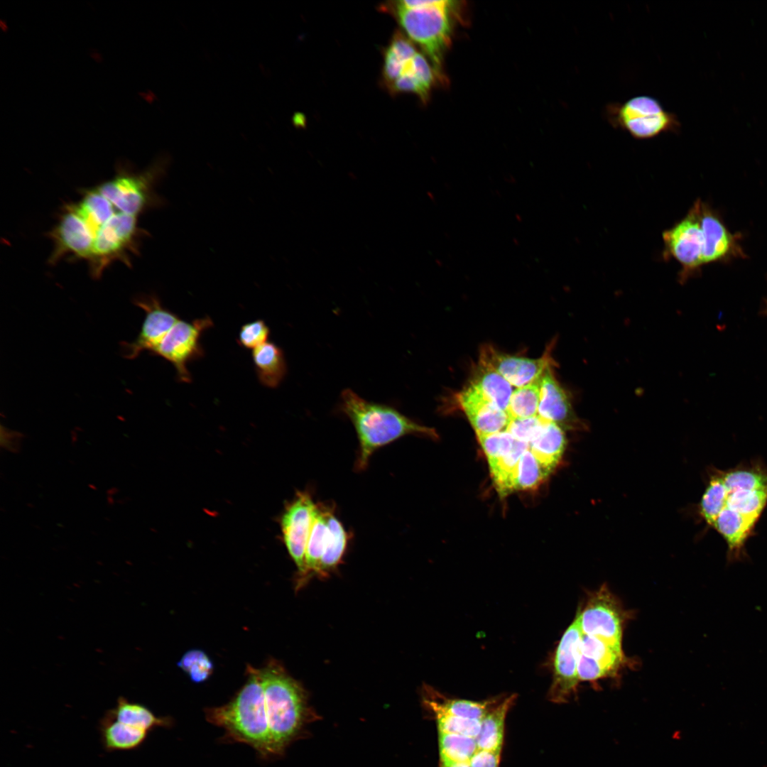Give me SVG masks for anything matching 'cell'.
Returning <instances> with one entry per match:
<instances>
[{
	"label": "cell",
	"instance_id": "8d00e7d4",
	"mask_svg": "<svg viewBox=\"0 0 767 767\" xmlns=\"http://www.w3.org/2000/svg\"><path fill=\"white\" fill-rule=\"evenodd\" d=\"M178 665L195 682L205 681L213 670L210 659L204 652L199 650H192L186 653L178 663Z\"/></svg>",
	"mask_w": 767,
	"mask_h": 767
},
{
	"label": "cell",
	"instance_id": "30bf717a",
	"mask_svg": "<svg viewBox=\"0 0 767 767\" xmlns=\"http://www.w3.org/2000/svg\"><path fill=\"white\" fill-rule=\"evenodd\" d=\"M316 504L308 490L298 491L281 518L285 545L302 576L305 575V549Z\"/></svg>",
	"mask_w": 767,
	"mask_h": 767
},
{
	"label": "cell",
	"instance_id": "9a60e30c",
	"mask_svg": "<svg viewBox=\"0 0 767 767\" xmlns=\"http://www.w3.org/2000/svg\"><path fill=\"white\" fill-rule=\"evenodd\" d=\"M540 401L538 415L553 422L563 430H584L586 425L575 413L567 393L556 379L553 367L540 379Z\"/></svg>",
	"mask_w": 767,
	"mask_h": 767
},
{
	"label": "cell",
	"instance_id": "f1b7e54d",
	"mask_svg": "<svg viewBox=\"0 0 767 767\" xmlns=\"http://www.w3.org/2000/svg\"><path fill=\"white\" fill-rule=\"evenodd\" d=\"M728 491L724 484L722 470L712 468L705 492L699 504V512L705 523L712 526L724 508Z\"/></svg>",
	"mask_w": 767,
	"mask_h": 767
},
{
	"label": "cell",
	"instance_id": "ab89813d",
	"mask_svg": "<svg viewBox=\"0 0 767 767\" xmlns=\"http://www.w3.org/2000/svg\"><path fill=\"white\" fill-rule=\"evenodd\" d=\"M501 751L477 750L471 758L470 767H499Z\"/></svg>",
	"mask_w": 767,
	"mask_h": 767
},
{
	"label": "cell",
	"instance_id": "277c9868",
	"mask_svg": "<svg viewBox=\"0 0 767 767\" xmlns=\"http://www.w3.org/2000/svg\"><path fill=\"white\" fill-rule=\"evenodd\" d=\"M450 1L401 0L382 6L397 18L403 33L418 44L440 75L445 50L450 41Z\"/></svg>",
	"mask_w": 767,
	"mask_h": 767
},
{
	"label": "cell",
	"instance_id": "836d02e7",
	"mask_svg": "<svg viewBox=\"0 0 767 767\" xmlns=\"http://www.w3.org/2000/svg\"><path fill=\"white\" fill-rule=\"evenodd\" d=\"M548 476L528 448L522 454L518 462L515 490L534 489Z\"/></svg>",
	"mask_w": 767,
	"mask_h": 767
},
{
	"label": "cell",
	"instance_id": "d590c367",
	"mask_svg": "<svg viewBox=\"0 0 767 767\" xmlns=\"http://www.w3.org/2000/svg\"><path fill=\"white\" fill-rule=\"evenodd\" d=\"M489 464L504 456L513 447L516 439L506 430L477 435Z\"/></svg>",
	"mask_w": 767,
	"mask_h": 767
},
{
	"label": "cell",
	"instance_id": "7a4b0ae2",
	"mask_svg": "<svg viewBox=\"0 0 767 767\" xmlns=\"http://www.w3.org/2000/svg\"><path fill=\"white\" fill-rule=\"evenodd\" d=\"M245 685L227 704L205 709L206 719L224 730V739L251 746L271 756L269 728L263 689L258 669L248 666Z\"/></svg>",
	"mask_w": 767,
	"mask_h": 767
},
{
	"label": "cell",
	"instance_id": "484cf974",
	"mask_svg": "<svg viewBox=\"0 0 767 767\" xmlns=\"http://www.w3.org/2000/svg\"><path fill=\"white\" fill-rule=\"evenodd\" d=\"M724 484L728 492L739 490H767V466L761 460L741 464L722 470Z\"/></svg>",
	"mask_w": 767,
	"mask_h": 767
},
{
	"label": "cell",
	"instance_id": "ffe728a7",
	"mask_svg": "<svg viewBox=\"0 0 767 767\" xmlns=\"http://www.w3.org/2000/svg\"><path fill=\"white\" fill-rule=\"evenodd\" d=\"M700 224L703 236L702 263L715 261L728 251L730 240L725 227L719 220L700 203L693 207Z\"/></svg>",
	"mask_w": 767,
	"mask_h": 767
},
{
	"label": "cell",
	"instance_id": "44dd1931",
	"mask_svg": "<svg viewBox=\"0 0 767 767\" xmlns=\"http://www.w3.org/2000/svg\"><path fill=\"white\" fill-rule=\"evenodd\" d=\"M252 359L259 381L268 388H276L283 380L287 366L282 349L267 342L253 349Z\"/></svg>",
	"mask_w": 767,
	"mask_h": 767
},
{
	"label": "cell",
	"instance_id": "6da1fadb",
	"mask_svg": "<svg viewBox=\"0 0 767 767\" xmlns=\"http://www.w3.org/2000/svg\"><path fill=\"white\" fill-rule=\"evenodd\" d=\"M338 410L352 423L359 442L354 468L364 471L379 448L408 435L436 437L433 428L420 425L386 404L366 401L354 391L341 393Z\"/></svg>",
	"mask_w": 767,
	"mask_h": 767
},
{
	"label": "cell",
	"instance_id": "2e32d148",
	"mask_svg": "<svg viewBox=\"0 0 767 767\" xmlns=\"http://www.w3.org/2000/svg\"><path fill=\"white\" fill-rule=\"evenodd\" d=\"M457 400L477 435L506 430L510 420L507 412L472 385L469 384L459 393Z\"/></svg>",
	"mask_w": 767,
	"mask_h": 767
},
{
	"label": "cell",
	"instance_id": "f35d334b",
	"mask_svg": "<svg viewBox=\"0 0 767 767\" xmlns=\"http://www.w3.org/2000/svg\"><path fill=\"white\" fill-rule=\"evenodd\" d=\"M270 329L262 320L243 325L238 335V343L246 349H254L268 342Z\"/></svg>",
	"mask_w": 767,
	"mask_h": 767
},
{
	"label": "cell",
	"instance_id": "d6a6232c",
	"mask_svg": "<svg viewBox=\"0 0 767 767\" xmlns=\"http://www.w3.org/2000/svg\"><path fill=\"white\" fill-rule=\"evenodd\" d=\"M540 379L513 390L506 410L510 418L538 415L540 392Z\"/></svg>",
	"mask_w": 767,
	"mask_h": 767
},
{
	"label": "cell",
	"instance_id": "83f0119b",
	"mask_svg": "<svg viewBox=\"0 0 767 767\" xmlns=\"http://www.w3.org/2000/svg\"><path fill=\"white\" fill-rule=\"evenodd\" d=\"M528 448V444L516 440L508 453L489 464L495 488L501 496H506L515 490L518 462L522 454Z\"/></svg>",
	"mask_w": 767,
	"mask_h": 767
},
{
	"label": "cell",
	"instance_id": "4316f807",
	"mask_svg": "<svg viewBox=\"0 0 767 767\" xmlns=\"http://www.w3.org/2000/svg\"><path fill=\"white\" fill-rule=\"evenodd\" d=\"M349 540L342 523L336 516L334 506L330 505L327 514V534L318 574L335 567L341 561Z\"/></svg>",
	"mask_w": 767,
	"mask_h": 767
},
{
	"label": "cell",
	"instance_id": "5b68a950",
	"mask_svg": "<svg viewBox=\"0 0 767 767\" xmlns=\"http://www.w3.org/2000/svg\"><path fill=\"white\" fill-rule=\"evenodd\" d=\"M168 164L169 159L163 157L141 173L120 170L96 187L121 211L139 217L148 208L164 204L154 189L165 175Z\"/></svg>",
	"mask_w": 767,
	"mask_h": 767
},
{
	"label": "cell",
	"instance_id": "9c48e42d",
	"mask_svg": "<svg viewBox=\"0 0 767 767\" xmlns=\"http://www.w3.org/2000/svg\"><path fill=\"white\" fill-rule=\"evenodd\" d=\"M582 637L580 620H575L562 636L553 660V678L549 697L555 702H565L577 691L580 682L578 660Z\"/></svg>",
	"mask_w": 767,
	"mask_h": 767
},
{
	"label": "cell",
	"instance_id": "8fae6325",
	"mask_svg": "<svg viewBox=\"0 0 767 767\" xmlns=\"http://www.w3.org/2000/svg\"><path fill=\"white\" fill-rule=\"evenodd\" d=\"M133 302L144 310L146 316L136 339L121 344L123 356L129 359L136 358L145 351L151 353L180 320L177 315L164 308L155 295H138Z\"/></svg>",
	"mask_w": 767,
	"mask_h": 767
},
{
	"label": "cell",
	"instance_id": "8992f818",
	"mask_svg": "<svg viewBox=\"0 0 767 767\" xmlns=\"http://www.w3.org/2000/svg\"><path fill=\"white\" fill-rule=\"evenodd\" d=\"M609 124L636 139H650L668 132H676L680 123L675 114L666 110L658 100L647 95L633 97L624 102L609 103L605 108Z\"/></svg>",
	"mask_w": 767,
	"mask_h": 767
},
{
	"label": "cell",
	"instance_id": "3957f363",
	"mask_svg": "<svg viewBox=\"0 0 767 767\" xmlns=\"http://www.w3.org/2000/svg\"><path fill=\"white\" fill-rule=\"evenodd\" d=\"M263 689L271 756L283 754L305 722L307 706L299 684L276 660L258 669Z\"/></svg>",
	"mask_w": 767,
	"mask_h": 767
},
{
	"label": "cell",
	"instance_id": "e575fe53",
	"mask_svg": "<svg viewBox=\"0 0 767 767\" xmlns=\"http://www.w3.org/2000/svg\"><path fill=\"white\" fill-rule=\"evenodd\" d=\"M434 714L438 732L457 734L476 738L481 728V720L466 719L437 710Z\"/></svg>",
	"mask_w": 767,
	"mask_h": 767
},
{
	"label": "cell",
	"instance_id": "52a82bcc",
	"mask_svg": "<svg viewBox=\"0 0 767 767\" xmlns=\"http://www.w3.org/2000/svg\"><path fill=\"white\" fill-rule=\"evenodd\" d=\"M577 615L583 634L621 644L627 614L606 585L592 592Z\"/></svg>",
	"mask_w": 767,
	"mask_h": 767
},
{
	"label": "cell",
	"instance_id": "74e56055",
	"mask_svg": "<svg viewBox=\"0 0 767 767\" xmlns=\"http://www.w3.org/2000/svg\"><path fill=\"white\" fill-rule=\"evenodd\" d=\"M545 420L538 415L510 418L506 430L516 440L530 444L540 434Z\"/></svg>",
	"mask_w": 767,
	"mask_h": 767
},
{
	"label": "cell",
	"instance_id": "4dcf8cb0",
	"mask_svg": "<svg viewBox=\"0 0 767 767\" xmlns=\"http://www.w3.org/2000/svg\"><path fill=\"white\" fill-rule=\"evenodd\" d=\"M440 763H469L477 751L475 738L438 732Z\"/></svg>",
	"mask_w": 767,
	"mask_h": 767
},
{
	"label": "cell",
	"instance_id": "ac0fdd59",
	"mask_svg": "<svg viewBox=\"0 0 767 767\" xmlns=\"http://www.w3.org/2000/svg\"><path fill=\"white\" fill-rule=\"evenodd\" d=\"M102 746L107 752L135 750L150 731L126 724L103 715L98 722Z\"/></svg>",
	"mask_w": 767,
	"mask_h": 767
},
{
	"label": "cell",
	"instance_id": "e0dca14e",
	"mask_svg": "<svg viewBox=\"0 0 767 767\" xmlns=\"http://www.w3.org/2000/svg\"><path fill=\"white\" fill-rule=\"evenodd\" d=\"M756 522L724 506L713 526L727 544L729 562L746 557L745 545L754 533Z\"/></svg>",
	"mask_w": 767,
	"mask_h": 767
},
{
	"label": "cell",
	"instance_id": "d6986e66",
	"mask_svg": "<svg viewBox=\"0 0 767 767\" xmlns=\"http://www.w3.org/2000/svg\"><path fill=\"white\" fill-rule=\"evenodd\" d=\"M566 442L564 430L545 420L540 434L529 444L530 450L548 475L560 461Z\"/></svg>",
	"mask_w": 767,
	"mask_h": 767
},
{
	"label": "cell",
	"instance_id": "60d3db41",
	"mask_svg": "<svg viewBox=\"0 0 767 767\" xmlns=\"http://www.w3.org/2000/svg\"><path fill=\"white\" fill-rule=\"evenodd\" d=\"M440 767H470L469 763H440Z\"/></svg>",
	"mask_w": 767,
	"mask_h": 767
},
{
	"label": "cell",
	"instance_id": "7402d4cb",
	"mask_svg": "<svg viewBox=\"0 0 767 767\" xmlns=\"http://www.w3.org/2000/svg\"><path fill=\"white\" fill-rule=\"evenodd\" d=\"M105 716L126 724L148 731L158 727H170L173 721L168 717H157L146 706L119 697L116 705Z\"/></svg>",
	"mask_w": 767,
	"mask_h": 767
},
{
	"label": "cell",
	"instance_id": "ba28073f",
	"mask_svg": "<svg viewBox=\"0 0 767 767\" xmlns=\"http://www.w3.org/2000/svg\"><path fill=\"white\" fill-rule=\"evenodd\" d=\"M212 325L208 317L191 322L179 320L151 353L170 361L180 381L190 382L191 376L187 364L202 356L200 337Z\"/></svg>",
	"mask_w": 767,
	"mask_h": 767
},
{
	"label": "cell",
	"instance_id": "603a6c76",
	"mask_svg": "<svg viewBox=\"0 0 767 767\" xmlns=\"http://www.w3.org/2000/svg\"><path fill=\"white\" fill-rule=\"evenodd\" d=\"M515 698V695L505 698L481 720L480 731L475 738L477 750L501 751L506 717Z\"/></svg>",
	"mask_w": 767,
	"mask_h": 767
},
{
	"label": "cell",
	"instance_id": "d4e9b609",
	"mask_svg": "<svg viewBox=\"0 0 767 767\" xmlns=\"http://www.w3.org/2000/svg\"><path fill=\"white\" fill-rule=\"evenodd\" d=\"M330 504L317 503L306 545L305 575L318 573L327 534V514Z\"/></svg>",
	"mask_w": 767,
	"mask_h": 767
},
{
	"label": "cell",
	"instance_id": "5bb4252c",
	"mask_svg": "<svg viewBox=\"0 0 767 767\" xmlns=\"http://www.w3.org/2000/svg\"><path fill=\"white\" fill-rule=\"evenodd\" d=\"M666 253L690 270L702 264L703 236L698 217L694 210L663 234Z\"/></svg>",
	"mask_w": 767,
	"mask_h": 767
},
{
	"label": "cell",
	"instance_id": "cb8c5ba5",
	"mask_svg": "<svg viewBox=\"0 0 767 767\" xmlns=\"http://www.w3.org/2000/svg\"><path fill=\"white\" fill-rule=\"evenodd\" d=\"M470 384L499 408L507 410L513 386L499 373L478 362L473 370Z\"/></svg>",
	"mask_w": 767,
	"mask_h": 767
},
{
	"label": "cell",
	"instance_id": "f546056e",
	"mask_svg": "<svg viewBox=\"0 0 767 767\" xmlns=\"http://www.w3.org/2000/svg\"><path fill=\"white\" fill-rule=\"evenodd\" d=\"M436 700L433 697L425 698V704L430 709H437L454 716L466 719L482 720L496 705V700L482 702L462 699Z\"/></svg>",
	"mask_w": 767,
	"mask_h": 767
},
{
	"label": "cell",
	"instance_id": "1f68e13d",
	"mask_svg": "<svg viewBox=\"0 0 767 767\" xmlns=\"http://www.w3.org/2000/svg\"><path fill=\"white\" fill-rule=\"evenodd\" d=\"M767 505V490L728 492L725 506L757 523Z\"/></svg>",
	"mask_w": 767,
	"mask_h": 767
},
{
	"label": "cell",
	"instance_id": "4fadbf2b",
	"mask_svg": "<svg viewBox=\"0 0 767 767\" xmlns=\"http://www.w3.org/2000/svg\"><path fill=\"white\" fill-rule=\"evenodd\" d=\"M550 347L538 359L513 356L499 352L491 345L484 346L479 362L503 376L513 386L522 387L538 380L549 368L556 365Z\"/></svg>",
	"mask_w": 767,
	"mask_h": 767
},
{
	"label": "cell",
	"instance_id": "7c38bea8",
	"mask_svg": "<svg viewBox=\"0 0 767 767\" xmlns=\"http://www.w3.org/2000/svg\"><path fill=\"white\" fill-rule=\"evenodd\" d=\"M621 644L582 633L578 660L580 682L614 678L626 663Z\"/></svg>",
	"mask_w": 767,
	"mask_h": 767
}]
</instances>
